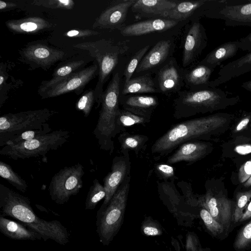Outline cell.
Returning a JSON list of instances; mask_svg holds the SVG:
<instances>
[{
  "mask_svg": "<svg viewBox=\"0 0 251 251\" xmlns=\"http://www.w3.org/2000/svg\"><path fill=\"white\" fill-rule=\"evenodd\" d=\"M214 69L198 64L188 69H185L184 86L187 89L209 87L210 77Z\"/></svg>",
  "mask_w": 251,
  "mask_h": 251,
  "instance_id": "obj_27",
  "label": "cell"
},
{
  "mask_svg": "<svg viewBox=\"0 0 251 251\" xmlns=\"http://www.w3.org/2000/svg\"><path fill=\"white\" fill-rule=\"evenodd\" d=\"M251 71V51L222 67L218 77L210 81L208 86L217 88L219 85Z\"/></svg>",
  "mask_w": 251,
  "mask_h": 251,
  "instance_id": "obj_22",
  "label": "cell"
},
{
  "mask_svg": "<svg viewBox=\"0 0 251 251\" xmlns=\"http://www.w3.org/2000/svg\"><path fill=\"white\" fill-rule=\"evenodd\" d=\"M0 176L22 193H25L27 183L12 167L4 162L0 161Z\"/></svg>",
  "mask_w": 251,
  "mask_h": 251,
  "instance_id": "obj_33",
  "label": "cell"
},
{
  "mask_svg": "<svg viewBox=\"0 0 251 251\" xmlns=\"http://www.w3.org/2000/svg\"><path fill=\"white\" fill-rule=\"evenodd\" d=\"M130 169L129 154L117 156L113 158L111 171L103 179L106 196L97 215L101 213L106 208L118 188L129 176Z\"/></svg>",
  "mask_w": 251,
  "mask_h": 251,
  "instance_id": "obj_16",
  "label": "cell"
},
{
  "mask_svg": "<svg viewBox=\"0 0 251 251\" xmlns=\"http://www.w3.org/2000/svg\"><path fill=\"white\" fill-rule=\"evenodd\" d=\"M52 130L49 124L46 123L39 129L27 130L13 137L6 143L5 146L18 144L24 141L32 140L48 134L52 132Z\"/></svg>",
  "mask_w": 251,
  "mask_h": 251,
  "instance_id": "obj_35",
  "label": "cell"
},
{
  "mask_svg": "<svg viewBox=\"0 0 251 251\" xmlns=\"http://www.w3.org/2000/svg\"><path fill=\"white\" fill-rule=\"evenodd\" d=\"M208 146L206 143L199 141H190L180 145L176 150L168 157L169 164L185 161L190 164L201 159L208 151Z\"/></svg>",
  "mask_w": 251,
  "mask_h": 251,
  "instance_id": "obj_23",
  "label": "cell"
},
{
  "mask_svg": "<svg viewBox=\"0 0 251 251\" xmlns=\"http://www.w3.org/2000/svg\"><path fill=\"white\" fill-rule=\"evenodd\" d=\"M200 216L206 229L212 235L218 237L225 232L224 227L214 219L205 208L201 207Z\"/></svg>",
  "mask_w": 251,
  "mask_h": 251,
  "instance_id": "obj_36",
  "label": "cell"
},
{
  "mask_svg": "<svg viewBox=\"0 0 251 251\" xmlns=\"http://www.w3.org/2000/svg\"><path fill=\"white\" fill-rule=\"evenodd\" d=\"M99 33L95 30L88 29H72L66 32L63 35L72 38H83L91 36L97 35Z\"/></svg>",
  "mask_w": 251,
  "mask_h": 251,
  "instance_id": "obj_43",
  "label": "cell"
},
{
  "mask_svg": "<svg viewBox=\"0 0 251 251\" xmlns=\"http://www.w3.org/2000/svg\"><path fill=\"white\" fill-rule=\"evenodd\" d=\"M251 176V159L247 161L240 167L238 173L239 181L244 183Z\"/></svg>",
  "mask_w": 251,
  "mask_h": 251,
  "instance_id": "obj_46",
  "label": "cell"
},
{
  "mask_svg": "<svg viewBox=\"0 0 251 251\" xmlns=\"http://www.w3.org/2000/svg\"><path fill=\"white\" fill-rule=\"evenodd\" d=\"M182 43V67L193 64L206 48L208 38L199 18L193 19L186 27Z\"/></svg>",
  "mask_w": 251,
  "mask_h": 251,
  "instance_id": "obj_13",
  "label": "cell"
},
{
  "mask_svg": "<svg viewBox=\"0 0 251 251\" xmlns=\"http://www.w3.org/2000/svg\"><path fill=\"white\" fill-rule=\"evenodd\" d=\"M130 176L126 177L104 210L97 215V232L100 243L108 246L124 222L130 187Z\"/></svg>",
  "mask_w": 251,
  "mask_h": 251,
  "instance_id": "obj_6",
  "label": "cell"
},
{
  "mask_svg": "<svg viewBox=\"0 0 251 251\" xmlns=\"http://www.w3.org/2000/svg\"><path fill=\"white\" fill-rule=\"evenodd\" d=\"M19 52V60L28 65L31 70L41 68L48 71L56 63L69 56L66 51L41 41L27 43Z\"/></svg>",
  "mask_w": 251,
  "mask_h": 251,
  "instance_id": "obj_11",
  "label": "cell"
},
{
  "mask_svg": "<svg viewBox=\"0 0 251 251\" xmlns=\"http://www.w3.org/2000/svg\"><path fill=\"white\" fill-rule=\"evenodd\" d=\"M179 0H136L131 9L137 19L163 18Z\"/></svg>",
  "mask_w": 251,
  "mask_h": 251,
  "instance_id": "obj_18",
  "label": "cell"
},
{
  "mask_svg": "<svg viewBox=\"0 0 251 251\" xmlns=\"http://www.w3.org/2000/svg\"><path fill=\"white\" fill-rule=\"evenodd\" d=\"M7 28L15 34H32L46 30L52 26L47 20L39 17H29L5 22Z\"/></svg>",
  "mask_w": 251,
  "mask_h": 251,
  "instance_id": "obj_25",
  "label": "cell"
},
{
  "mask_svg": "<svg viewBox=\"0 0 251 251\" xmlns=\"http://www.w3.org/2000/svg\"><path fill=\"white\" fill-rule=\"evenodd\" d=\"M141 232L146 236H160L163 233L161 224L151 216L146 217L141 226Z\"/></svg>",
  "mask_w": 251,
  "mask_h": 251,
  "instance_id": "obj_39",
  "label": "cell"
},
{
  "mask_svg": "<svg viewBox=\"0 0 251 251\" xmlns=\"http://www.w3.org/2000/svg\"><path fill=\"white\" fill-rule=\"evenodd\" d=\"M245 187H249L251 186V176L250 178L244 183Z\"/></svg>",
  "mask_w": 251,
  "mask_h": 251,
  "instance_id": "obj_53",
  "label": "cell"
},
{
  "mask_svg": "<svg viewBox=\"0 0 251 251\" xmlns=\"http://www.w3.org/2000/svg\"><path fill=\"white\" fill-rule=\"evenodd\" d=\"M32 3L38 6L67 10L72 9L75 5V2L72 0H36Z\"/></svg>",
  "mask_w": 251,
  "mask_h": 251,
  "instance_id": "obj_42",
  "label": "cell"
},
{
  "mask_svg": "<svg viewBox=\"0 0 251 251\" xmlns=\"http://www.w3.org/2000/svg\"><path fill=\"white\" fill-rule=\"evenodd\" d=\"M17 4L11 2H6L0 0V10L2 11H6L16 8Z\"/></svg>",
  "mask_w": 251,
  "mask_h": 251,
  "instance_id": "obj_50",
  "label": "cell"
},
{
  "mask_svg": "<svg viewBox=\"0 0 251 251\" xmlns=\"http://www.w3.org/2000/svg\"><path fill=\"white\" fill-rule=\"evenodd\" d=\"M251 199V190L239 192L236 196V202L234 207L233 222L234 223L240 221L244 211Z\"/></svg>",
  "mask_w": 251,
  "mask_h": 251,
  "instance_id": "obj_38",
  "label": "cell"
},
{
  "mask_svg": "<svg viewBox=\"0 0 251 251\" xmlns=\"http://www.w3.org/2000/svg\"><path fill=\"white\" fill-rule=\"evenodd\" d=\"M70 136L68 130H56L32 140L4 146L0 150V154L13 160L44 156L48 152L62 147Z\"/></svg>",
  "mask_w": 251,
  "mask_h": 251,
  "instance_id": "obj_7",
  "label": "cell"
},
{
  "mask_svg": "<svg viewBox=\"0 0 251 251\" xmlns=\"http://www.w3.org/2000/svg\"><path fill=\"white\" fill-rule=\"evenodd\" d=\"M226 118L219 115L190 119L172 126L151 148L156 158L165 157L181 144L206 135L222 126Z\"/></svg>",
  "mask_w": 251,
  "mask_h": 251,
  "instance_id": "obj_2",
  "label": "cell"
},
{
  "mask_svg": "<svg viewBox=\"0 0 251 251\" xmlns=\"http://www.w3.org/2000/svg\"><path fill=\"white\" fill-rule=\"evenodd\" d=\"M1 215L17 220L38 233L44 241L52 240L65 245L69 241L67 228L57 220L47 221L34 212L28 198L0 184Z\"/></svg>",
  "mask_w": 251,
  "mask_h": 251,
  "instance_id": "obj_1",
  "label": "cell"
},
{
  "mask_svg": "<svg viewBox=\"0 0 251 251\" xmlns=\"http://www.w3.org/2000/svg\"><path fill=\"white\" fill-rule=\"evenodd\" d=\"M176 94L173 104L176 119L222 108L239 100L238 96L230 97L227 92L210 87L181 90Z\"/></svg>",
  "mask_w": 251,
  "mask_h": 251,
  "instance_id": "obj_3",
  "label": "cell"
},
{
  "mask_svg": "<svg viewBox=\"0 0 251 251\" xmlns=\"http://www.w3.org/2000/svg\"><path fill=\"white\" fill-rule=\"evenodd\" d=\"M86 59L74 60L64 62L58 65L52 74L50 79L43 81L38 89H42L69 75L84 68L87 64Z\"/></svg>",
  "mask_w": 251,
  "mask_h": 251,
  "instance_id": "obj_30",
  "label": "cell"
},
{
  "mask_svg": "<svg viewBox=\"0 0 251 251\" xmlns=\"http://www.w3.org/2000/svg\"><path fill=\"white\" fill-rule=\"evenodd\" d=\"M201 16L224 20L226 26H251V0H209Z\"/></svg>",
  "mask_w": 251,
  "mask_h": 251,
  "instance_id": "obj_9",
  "label": "cell"
},
{
  "mask_svg": "<svg viewBox=\"0 0 251 251\" xmlns=\"http://www.w3.org/2000/svg\"><path fill=\"white\" fill-rule=\"evenodd\" d=\"M83 166L80 163L65 167L52 177L49 191L51 200L58 204L68 201L77 195L83 187Z\"/></svg>",
  "mask_w": 251,
  "mask_h": 251,
  "instance_id": "obj_10",
  "label": "cell"
},
{
  "mask_svg": "<svg viewBox=\"0 0 251 251\" xmlns=\"http://www.w3.org/2000/svg\"><path fill=\"white\" fill-rule=\"evenodd\" d=\"M234 151L241 155H247L251 153V145L243 144L236 146Z\"/></svg>",
  "mask_w": 251,
  "mask_h": 251,
  "instance_id": "obj_48",
  "label": "cell"
},
{
  "mask_svg": "<svg viewBox=\"0 0 251 251\" xmlns=\"http://www.w3.org/2000/svg\"><path fill=\"white\" fill-rule=\"evenodd\" d=\"M0 231L6 237L18 240H36L42 239L37 232L22 223L8 219L0 215Z\"/></svg>",
  "mask_w": 251,
  "mask_h": 251,
  "instance_id": "obj_24",
  "label": "cell"
},
{
  "mask_svg": "<svg viewBox=\"0 0 251 251\" xmlns=\"http://www.w3.org/2000/svg\"><path fill=\"white\" fill-rule=\"evenodd\" d=\"M199 251H211L209 248H202L201 247Z\"/></svg>",
  "mask_w": 251,
  "mask_h": 251,
  "instance_id": "obj_54",
  "label": "cell"
},
{
  "mask_svg": "<svg viewBox=\"0 0 251 251\" xmlns=\"http://www.w3.org/2000/svg\"><path fill=\"white\" fill-rule=\"evenodd\" d=\"M136 0H118L112 1L95 19L92 27L119 30L125 26L128 10Z\"/></svg>",
  "mask_w": 251,
  "mask_h": 251,
  "instance_id": "obj_17",
  "label": "cell"
},
{
  "mask_svg": "<svg viewBox=\"0 0 251 251\" xmlns=\"http://www.w3.org/2000/svg\"><path fill=\"white\" fill-rule=\"evenodd\" d=\"M120 104L123 109L137 115L151 118L158 105L156 97L141 94L120 96Z\"/></svg>",
  "mask_w": 251,
  "mask_h": 251,
  "instance_id": "obj_20",
  "label": "cell"
},
{
  "mask_svg": "<svg viewBox=\"0 0 251 251\" xmlns=\"http://www.w3.org/2000/svg\"><path fill=\"white\" fill-rule=\"evenodd\" d=\"M106 192L103 185L99 180L95 178L93 185L90 187L85 202L86 210H93L102 199L105 198Z\"/></svg>",
  "mask_w": 251,
  "mask_h": 251,
  "instance_id": "obj_34",
  "label": "cell"
},
{
  "mask_svg": "<svg viewBox=\"0 0 251 251\" xmlns=\"http://www.w3.org/2000/svg\"><path fill=\"white\" fill-rule=\"evenodd\" d=\"M151 118L140 116L124 109L119 110L116 120V135L126 131V127L135 125H145L150 123Z\"/></svg>",
  "mask_w": 251,
  "mask_h": 251,
  "instance_id": "obj_32",
  "label": "cell"
},
{
  "mask_svg": "<svg viewBox=\"0 0 251 251\" xmlns=\"http://www.w3.org/2000/svg\"><path fill=\"white\" fill-rule=\"evenodd\" d=\"M198 205L205 208L214 219L227 232L233 222L234 208L232 201L223 195H216L210 191L198 200Z\"/></svg>",
  "mask_w": 251,
  "mask_h": 251,
  "instance_id": "obj_15",
  "label": "cell"
},
{
  "mask_svg": "<svg viewBox=\"0 0 251 251\" xmlns=\"http://www.w3.org/2000/svg\"><path fill=\"white\" fill-rule=\"evenodd\" d=\"M153 93L159 92L156 87L154 79L147 74L131 78L125 83L121 95L125 96Z\"/></svg>",
  "mask_w": 251,
  "mask_h": 251,
  "instance_id": "obj_28",
  "label": "cell"
},
{
  "mask_svg": "<svg viewBox=\"0 0 251 251\" xmlns=\"http://www.w3.org/2000/svg\"><path fill=\"white\" fill-rule=\"evenodd\" d=\"M179 22L164 18L149 19L126 25L119 30L124 36H138L167 30L175 27Z\"/></svg>",
  "mask_w": 251,
  "mask_h": 251,
  "instance_id": "obj_19",
  "label": "cell"
},
{
  "mask_svg": "<svg viewBox=\"0 0 251 251\" xmlns=\"http://www.w3.org/2000/svg\"><path fill=\"white\" fill-rule=\"evenodd\" d=\"M57 113L45 108L2 115L0 117V147L4 146L8 141L17 135L41 128Z\"/></svg>",
  "mask_w": 251,
  "mask_h": 251,
  "instance_id": "obj_8",
  "label": "cell"
},
{
  "mask_svg": "<svg viewBox=\"0 0 251 251\" xmlns=\"http://www.w3.org/2000/svg\"><path fill=\"white\" fill-rule=\"evenodd\" d=\"M129 42L128 40L116 42L103 38L73 45L75 48L87 51L98 65V79L94 89L96 108L100 105L103 86L117 66L120 57L128 50Z\"/></svg>",
  "mask_w": 251,
  "mask_h": 251,
  "instance_id": "obj_4",
  "label": "cell"
},
{
  "mask_svg": "<svg viewBox=\"0 0 251 251\" xmlns=\"http://www.w3.org/2000/svg\"><path fill=\"white\" fill-rule=\"evenodd\" d=\"M185 69L174 57L169 58L158 69L154 79L159 93L167 96L177 93L184 86Z\"/></svg>",
  "mask_w": 251,
  "mask_h": 251,
  "instance_id": "obj_14",
  "label": "cell"
},
{
  "mask_svg": "<svg viewBox=\"0 0 251 251\" xmlns=\"http://www.w3.org/2000/svg\"><path fill=\"white\" fill-rule=\"evenodd\" d=\"M123 154H128L132 151L138 155L144 149L149 141L147 136L143 134H130L126 131L122 132L118 137Z\"/></svg>",
  "mask_w": 251,
  "mask_h": 251,
  "instance_id": "obj_31",
  "label": "cell"
},
{
  "mask_svg": "<svg viewBox=\"0 0 251 251\" xmlns=\"http://www.w3.org/2000/svg\"><path fill=\"white\" fill-rule=\"evenodd\" d=\"M186 251H199L201 247L197 235L194 232H188L186 238Z\"/></svg>",
  "mask_w": 251,
  "mask_h": 251,
  "instance_id": "obj_44",
  "label": "cell"
},
{
  "mask_svg": "<svg viewBox=\"0 0 251 251\" xmlns=\"http://www.w3.org/2000/svg\"><path fill=\"white\" fill-rule=\"evenodd\" d=\"M251 217V201L245 208L239 222L245 221Z\"/></svg>",
  "mask_w": 251,
  "mask_h": 251,
  "instance_id": "obj_51",
  "label": "cell"
},
{
  "mask_svg": "<svg viewBox=\"0 0 251 251\" xmlns=\"http://www.w3.org/2000/svg\"><path fill=\"white\" fill-rule=\"evenodd\" d=\"M121 78L116 73L103 91L100 100L101 108L93 134L100 149L111 155L114 150L116 120L120 109Z\"/></svg>",
  "mask_w": 251,
  "mask_h": 251,
  "instance_id": "obj_5",
  "label": "cell"
},
{
  "mask_svg": "<svg viewBox=\"0 0 251 251\" xmlns=\"http://www.w3.org/2000/svg\"><path fill=\"white\" fill-rule=\"evenodd\" d=\"M208 0L179 1L174 8L165 14L163 18L180 22L190 17L196 12L199 14Z\"/></svg>",
  "mask_w": 251,
  "mask_h": 251,
  "instance_id": "obj_29",
  "label": "cell"
},
{
  "mask_svg": "<svg viewBox=\"0 0 251 251\" xmlns=\"http://www.w3.org/2000/svg\"><path fill=\"white\" fill-rule=\"evenodd\" d=\"M239 49L238 40L224 43L208 53L199 64L215 69L224 61L234 56Z\"/></svg>",
  "mask_w": 251,
  "mask_h": 251,
  "instance_id": "obj_26",
  "label": "cell"
},
{
  "mask_svg": "<svg viewBox=\"0 0 251 251\" xmlns=\"http://www.w3.org/2000/svg\"><path fill=\"white\" fill-rule=\"evenodd\" d=\"M241 87L251 92V80L243 82L241 85Z\"/></svg>",
  "mask_w": 251,
  "mask_h": 251,
  "instance_id": "obj_52",
  "label": "cell"
},
{
  "mask_svg": "<svg viewBox=\"0 0 251 251\" xmlns=\"http://www.w3.org/2000/svg\"><path fill=\"white\" fill-rule=\"evenodd\" d=\"M173 44L171 40H162L157 42L143 57L135 72L148 71L163 64L171 57Z\"/></svg>",
  "mask_w": 251,
  "mask_h": 251,
  "instance_id": "obj_21",
  "label": "cell"
},
{
  "mask_svg": "<svg viewBox=\"0 0 251 251\" xmlns=\"http://www.w3.org/2000/svg\"><path fill=\"white\" fill-rule=\"evenodd\" d=\"M99 67L96 61L90 66L74 73L42 89L38 94L42 99L52 98L74 92L80 95L85 86L98 75Z\"/></svg>",
  "mask_w": 251,
  "mask_h": 251,
  "instance_id": "obj_12",
  "label": "cell"
},
{
  "mask_svg": "<svg viewBox=\"0 0 251 251\" xmlns=\"http://www.w3.org/2000/svg\"><path fill=\"white\" fill-rule=\"evenodd\" d=\"M157 173L164 179H171L175 176L174 169L168 164L160 163L155 165Z\"/></svg>",
  "mask_w": 251,
  "mask_h": 251,
  "instance_id": "obj_45",
  "label": "cell"
},
{
  "mask_svg": "<svg viewBox=\"0 0 251 251\" xmlns=\"http://www.w3.org/2000/svg\"><path fill=\"white\" fill-rule=\"evenodd\" d=\"M251 245V220L239 231L234 242L235 249H246Z\"/></svg>",
  "mask_w": 251,
  "mask_h": 251,
  "instance_id": "obj_41",
  "label": "cell"
},
{
  "mask_svg": "<svg viewBox=\"0 0 251 251\" xmlns=\"http://www.w3.org/2000/svg\"><path fill=\"white\" fill-rule=\"evenodd\" d=\"M250 121V116H247L242 119L237 125L235 132H238L245 129L249 123Z\"/></svg>",
  "mask_w": 251,
  "mask_h": 251,
  "instance_id": "obj_49",
  "label": "cell"
},
{
  "mask_svg": "<svg viewBox=\"0 0 251 251\" xmlns=\"http://www.w3.org/2000/svg\"><path fill=\"white\" fill-rule=\"evenodd\" d=\"M96 103L94 90L85 91L75 103V108L82 111L85 117H87L91 113L94 104Z\"/></svg>",
  "mask_w": 251,
  "mask_h": 251,
  "instance_id": "obj_37",
  "label": "cell"
},
{
  "mask_svg": "<svg viewBox=\"0 0 251 251\" xmlns=\"http://www.w3.org/2000/svg\"><path fill=\"white\" fill-rule=\"evenodd\" d=\"M150 45H147L139 50L131 58L124 72L125 83L131 78L134 72L136 71L140 62L146 54L150 48Z\"/></svg>",
  "mask_w": 251,
  "mask_h": 251,
  "instance_id": "obj_40",
  "label": "cell"
},
{
  "mask_svg": "<svg viewBox=\"0 0 251 251\" xmlns=\"http://www.w3.org/2000/svg\"><path fill=\"white\" fill-rule=\"evenodd\" d=\"M238 41L240 50L245 51H251V32Z\"/></svg>",
  "mask_w": 251,
  "mask_h": 251,
  "instance_id": "obj_47",
  "label": "cell"
}]
</instances>
